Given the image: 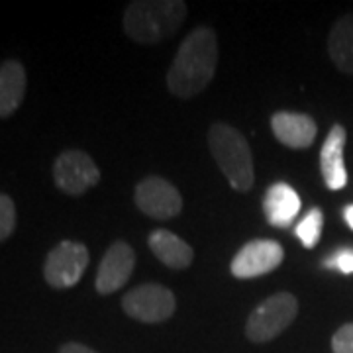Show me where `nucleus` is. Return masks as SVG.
Instances as JSON below:
<instances>
[{"instance_id": "nucleus-1", "label": "nucleus", "mask_w": 353, "mask_h": 353, "mask_svg": "<svg viewBox=\"0 0 353 353\" xmlns=\"http://www.w3.org/2000/svg\"><path fill=\"white\" fill-rule=\"evenodd\" d=\"M218 65V38L208 26L192 30L183 39L171 69L167 73V87L179 99H190L202 92L214 79Z\"/></svg>"}, {"instance_id": "nucleus-2", "label": "nucleus", "mask_w": 353, "mask_h": 353, "mask_svg": "<svg viewBox=\"0 0 353 353\" xmlns=\"http://www.w3.org/2000/svg\"><path fill=\"white\" fill-rule=\"evenodd\" d=\"M187 18L181 0H136L124 12V32L143 46H153L173 36Z\"/></svg>"}, {"instance_id": "nucleus-3", "label": "nucleus", "mask_w": 353, "mask_h": 353, "mask_svg": "<svg viewBox=\"0 0 353 353\" xmlns=\"http://www.w3.org/2000/svg\"><path fill=\"white\" fill-rule=\"evenodd\" d=\"M208 145L214 155L220 171L226 175L232 189L248 192L253 187L255 171H253V157L248 139L236 128L228 124H212L208 132Z\"/></svg>"}, {"instance_id": "nucleus-4", "label": "nucleus", "mask_w": 353, "mask_h": 353, "mask_svg": "<svg viewBox=\"0 0 353 353\" xmlns=\"http://www.w3.org/2000/svg\"><path fill=\"white\" fill-rule=\"evenodd\" d=\"M299 314V301L290 292H277L265 299L245 322V336L253 343H267L281 336Z\"/></svg>"}, {"instance_id": "nucleus-5", "label": "nucleus", "mask_w": 353, "mask_h": 353, "mask_svg": "<svg viewBox=\"0 0 353 353\" xmlns=\"http://www.w3.org/2000/svg\"><path fill=\"white\" fill-rule=\"evenodd\" d=\"M122 308L130 318L143 324H159L175 314L176 299L167 287L148 283L128 290L122 299Z\"/></svg>"}, {"instance_id": "nucleus-6", "label": "nucleus", "mask_w": 353, "mask_h": 353, "mask_svg": "<svg viewBox=\"0 0 353 353\" xmlns=\"http://www.w3.org/2000/svg\"><path fill=\"white\" fill-rule=\"evenodd\" d=\"M88 261L90 255L85 243L61 241L48 253L43 263V277L53 289H69L85 275Z\"/></svg>"}, {"instance_id": "nucleus-7", "label": "nucleus", "mask_w": 353, "mask_h": 353, "mask_svg": "<svg viewBox=\"0 0 353 353\" xmlns=\"http://www.w3.org/2000/svg\"><path fill=\"white\" fill-rule=\"evenodd\" d=\"M53 179H55V185L63 192L71 196H81L83 192L99 185L101 171L88 153L81 150H69L55 159Z\"/></svg>"}, {"instance_id": "nucleus-8", "label": "nucleus", "mask_w": 353, "mask_h": 353, "mask_svg": "<svg viewBox=\"0 0 353 353\" xmlns=\"http://www.w3.org/2000/svg\"><path fill=\"white\" fill-rule=\"evenodd\" d=\"M136 204L153 220H171L183 210V196L163 176H145L136 187Z\"/></svg>"}, {"instance_id": "nucleus-9", "label": "nucleus", "mask_w": 353, "mask_h": 353, "mask_svg": "<svg viewBox=\"0 0 353 353\" xmlns=\"http://www.w3.org/2000/svg\"><path fill=\"white\" fill-rule=\"evenodd\" d=\"M285 259L281 243L273 240L248 241L232 259V275L238 279H255L275 271Z\"/></svg>"}, {"instance_id": "nucleus-10", "label": "nucleus", "mask_w": 353, "mask_h": 353, "mask_svg": "<svg viewBox=\"0 0 353 353\" xmlns=\"http://www.w3.org/2000/svg\"><path fill=\"white\" fill-rule=\"evenodd\" d=\"M136 267V253L126 241H114L106 250L97 273V290L101 294H112L120 290L132 277Z\"/></svg>"}, {"instance_id": "nucleus-11", "label": "nucleus", "mask_w": 353, "mask_h": 353, "mask_svg": "<svg viewBox=\"0 0 353 353\" xmlns=\"http://www.w3.org/2000/svg\"><path fill=\"white\" fill-rule=\"evenodd\" d=\"M271 130L275 138L292 150H306L314 143L318 126L308 114L277 112L271 118Z\"/></svg>"}, {"instance_id": "nucleus-12", "label": "nucleus", "mask_w": 353, "mask_h": 353, "mask_svg": "<svg viewBox=\"0 0 353 353\" xmlns=\"http://www.w3.org/2000/svg\"><path fill=\"white\" fill-rule=\"evenodd\" d=\"M347 132L341 124H336L330 130L328 138L320 152V169L324 183L330 190H340L347 185V171L343 161V148H345Z\"/></svg>"}, {"instance_id": "nucleus-13", "label": "nucleus", "mask_w": 353, "mask_h": 353, "mask_svg": "<svg viewBox=\"0 0 353 353\" xmlns=\"http://www.w3.org/2000/svg\"><path fill=\"white\" fill-rule=\"evenodd\" d=\"M263 212L271 226L289 228L301 212V196L287 183H275L265 192Z\"/></svg>"}, {"instance_id": "nucleus-14", "label": "nucleus", "mask_w": 353, "mask_h": 353, "mask_svg": "<svg viewBox=\"0 0 353 353\" xmlns=\"http://www.w3.org/2000/svg\"><path fill=\"white\" fill-rule=\"evenodd\" d=\"M148 243H150L153 255L171 269H187L194 259V252L189 243L181 240L176 234L169 232V230L152 232Z\"/></svg>"}, {"instance_id": "nucleus-15", "label": "nucleus", "mask_w": 353, "mask_h": 353, "mask_svg": "<svg viewBox=\"0 0 353 353\" xmlns=\"http://www.w3.org/2000/svg\"><path fill=\"white\" fill-rule=\"evenodd\" d=\"M26 94V69L16 59L0 65V118L12 116Z\"/></svg>"}, {"instance_id": "nucleus-16", "label": "nucleus", "mask_w": 353, "mask_h": 353, "mask_svg": "<svg viewBox=\"0 0 353 353\" xmlns=\"http://www.w3.org/2000/svg\"><path fill=\"white\" fill-rule=\"evenodd\" d=\"M328 51L340 71L353 75V14L341 16L334 24L328 38Z\"/></svg>"}, {"instance_id": "nucleus-17", "label": "nucleus", "mask_w": 353, "mask_h": 353, "mask_svg": "<svg viewBox=\"0 0 353 353\" xmlns=\"http://www.w3.org/2000/svg\"><path fill=\"white\" fill-rule=\"evenodd\" d=\"M322 228H324V214H322L320 208H312L296 224L294 232H296V238L303 241L304 248L312 250L320 240V236H322Z\"/></svg>"}, {"instance_id": "nucleus-18", "label": "nucleus", "mask_w": 353, "mask_h": 353, "mask_svg": "<svg viewBox=\"0 0 353 353\" xmlns=\"http://www.w3.org/2000/svg\"><path fill=\"white\" fill-rule=\"evenodd\" d=\"M14 228H16V206L14 201L0 192V241L8 240L12 236Z\"/></svg>"}, {"instance_id": "nucleus-19", "label": "nucleus", "mask_w": 353, "mask_h": 353, "mask_svg": "<svg viewBox=\"0 0 353 353\" xmlns=\"http://www.w3.org/2000/svg\"><path fill=\"white\" fill-rule=\"evenodd\" d=\"M324 267L336 269L343 275H353V248H341L324 261Z\"/></svg>"}, {"instance_id": "nucleus-20", "label": "nucleus", "mask_w": 353, "mask_h": 353, "mask_svg": "<svg viewBox=\"0 0 353 353\" xmlns=\"http://www.w3.org/2000/svg\"><path fill=\"white\" fill-rule=\"evenodd\" d=\"M334 353H353V324L341 326L332 338Z\"/></svg>"}, {"instance_id": "nucleus-21", "label": "nucleus", "mask_w": 353, "mask_h": 353, "mask_svg": "<svg viewBox=\"0 0 353 353\" xmlns=\"http://www.w3.org/2000/svg\"><path fill=\"white\" fill-rule=\"evenodd\" d=\"M57 353H99L94 352V350H90L87 345H83V343H77V341H69V343H65L59 347V352Z\"/></svg>"}, {"instance_id": "nucleus-22", "label": "nucleus", "mask_w": 353, "mask_h": 353, "mask_svg": "<svg viewBox=\"0 0 353 353\" xmlns=\"http://www.w3.org/2000/svg\"><path fill=\"white\" fill-rule=\"evenodd\" d=\"M343 218H345L347 226L353 230V204H350V206H345V208H343Z\"/></svg>"}]
</instances>
